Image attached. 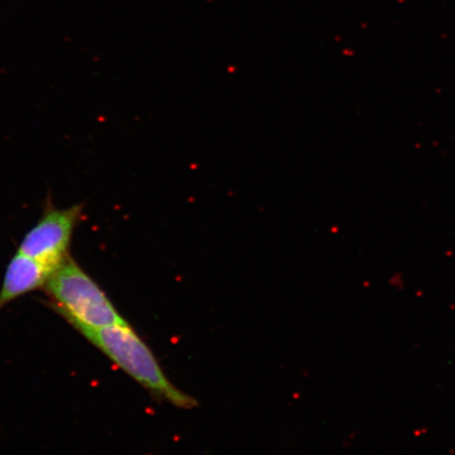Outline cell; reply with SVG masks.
Masks as SVG:
<instances>
[{"mask_svg": "<svg viewBox=\"0 0 455 455\" xmlns=\"http://www.w3.org/2000/svg\"><path fill=\"white\" fill-rule=\"evenodd\" d=\"M82 334L152 395L179 408L191 409L196 406L195 398L170 382L156 355L128 322Z\"/></svg>", "mask_w": 455, "mask_h": 455, "instance_id": "1", "label": "cell"}, {"mask_svg": "<svg viewBox=\"0 0 455 455\" xmlns=\"http://www.w3.org/2000/svg\"><path fill=\"white\" fill-rule=\"evenodd\" d=\"M44 288L54 309L81 333L127 323L72 256L51 275Z\"/></svg>", "mask_w": 455, "mask_h": 455, "instance_id": "2", "label": "cell"}, {"mask_svg": "<svg viewBox=\"0 0 455 455\" xmlns=\"http://www.w3.org/2000/svg\"><path fill=\"white\" fill-rule=\"evenodd\" d=\"M83 213V204L57 208L52 202H48L37 223L22 238L17 251L30 256L53 273L71 258L72 238Z\"/></svg>", "mask_w": 455, "mask_h": 455, "instance_id": "3", "label": "cell"}, {"mask_svg": "<svg viewBox=\"0 0 455 455\" xmlns=\"http://www.w3.org/2000/svg\"><path fill=\"white\" fill-rule=\"evenodd\" d=\"M52 275L39 261L17 251L5 269L0 289V310L22 295L44 288Z\"/></svg>", "mask_w": 455, "mask_h": 455, "instance_id": "4", "label": "cell"}]
</instances>
